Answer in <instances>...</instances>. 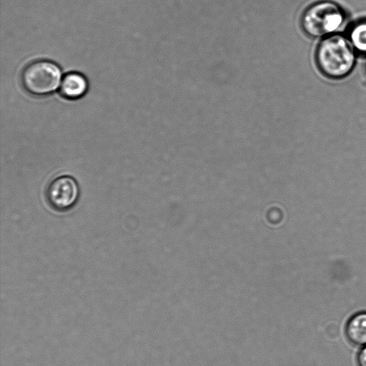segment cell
<instances>
[{"mask_svg":"<svg viewBox=\"0 0 366 366\" xmlns=\"http://www.w3.org/2000/svg\"><path fill=\"white\" fill-rule=\"evenodd\" d=\"M365 70H366V65H365Z\"/></svg>","mask_w":366,"mask_h":366,"instance_id":"9","label":"cell"},{"mask_svg":"<svg viewBox=\"0 0 366 366\" xmlns=\"http://www.w3.org/2000/svg\"><path fill=\"white\" fill-rule=\"evenodd\" d=\"M345 335L353 345H366V312H359L349 319L345 327Z\"/></svg>","mask_w":366,"mask_h":366,"instance_id":"6","label":"cell"},{"mask_svg":"<svg viewBox=\"0 0 366 366\" xmlns=\"http://www.w3.org/2000/svg\"><path fill=\"white\" fill-rule=\"evenodd\" d=\"M87 89L86 79L77 72H70L64 75L59 86L61 94L69 99H76L83 97Z\"/></svg>","mask_w":366,"mask_h":366,"instance_id":"5","label":"cell"},{"mask_svg":"<svg viewBox=\"0 0 366 366\" xmlns=\"http://www.w3.org/2000/svg\"><path fill=\"white\" fill-rule=\"evenodd\" d=\"M62 78L59 66L44 59L30 63L21 74L24 88L35 96H45L55 92L59 88Z\"/></svg>","mask_w":366,"mask_h":366,"instance_id":"3","label":"cell"},{"mask_svg":"<svg viewBox=\"0 0 366 366\" xmlns=\"http://www.w3.org/2000/svg\"><path fill=\"white\" fill-rule=\"evenodd\" d=\"M349 40L355 49L366 54V21H359L351 28Z\"/></svg>","mask_w":366,"mask_h":366,"instance_id":"7","label":"cell"},{"mask_svg":"<svg viewBox=\"0 0 366 366\" xmlns=\"http://www.w3.org/2000/svg\"><path fill=\"white\" fill-rule=\"evenodd\" d=\"M344 19V12L337 4L332 1H320L305 11L301 26L307 35L322 37L337 31Z\"/></svg>","mask_w":366,"mask_h":366,"instance_id":"2","label":"cell"},{"mask_svg":"<svg viewBox=\"0 0 366 366\" xmlns=\"http://www.w3.org/2000/svg\"><path fill=\"white\" fill-rule=\"evenodd\" d=\"M359 366H366V345L360 351L357 355Z\"/></svg>","mask_w":366,"mask_h":366,"instance_id":"8","label":"cell"},{"mask_svg":"<svg viewBox=\"0 0 366 366\" xmlns=\"http://www.w3.org/2000/svg\"><path fill=\"white\" fill-rule=\"evenodd\" d=\"M45 199L51 209L57 212H66L77 204L80 189L76 179L69 175H61L52 179L46 185Z\"/></svg>","mask_w":366,"mask_h":366,"instance_id":"4","label":"cell"},{"mask_svg":"<svg viewBox=\"0 0 366 366\" xmlns=\"http://www.w3.org/2000/svg\"><path fill=\"white\" fill-rule=\"evenodd\" d=\"M315 58L320 70L332 79L346 76L355 63L353 46L349 39L340 34L323 39L317 46Z\"/></svg>","mask_w":366,"mask_h":366,"instance_id":"1","label":"cell"}]
</instances>
